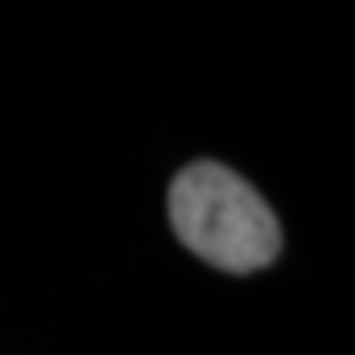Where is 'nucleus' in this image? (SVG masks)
<instances>
[{"instance_id":"1","label":"nucleus","mask_w":355,"mask_h":355,"mask_svg":"<svg viewBox=\"0 0 355 355\" xmlns=\"http://www.w3.org/2000/svg\"><path fill=\"white\" fill-rule=\"evenodd\" d=\"M170 225L205 265L245 277L280 257L272 205L221 162H190L170 182Z\"/></svg>"}]
</instances>
